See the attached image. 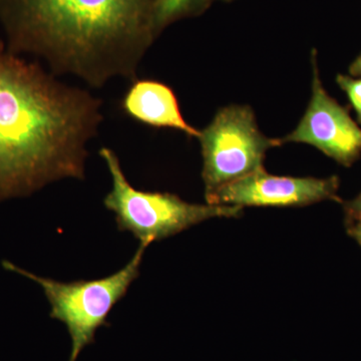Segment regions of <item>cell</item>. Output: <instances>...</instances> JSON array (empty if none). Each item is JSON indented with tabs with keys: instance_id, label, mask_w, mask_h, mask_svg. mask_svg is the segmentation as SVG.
I'll use <instances>...</instances> for the list:
<instances>
[{
	"instance_id": "1",
	"label": "cell",
	"mask_w": 361,
	"mask_h": 361,
	"mask_svg": "<svg viewBox=\"0 0 361 361\" xmlns=\"http://www.w3.org/2000/svg\"><path fill=\"white\" fill-rule=\"evenodd\" d=\"M103 101L0 40V202L65 179H85Z\"/></svg>"
},
{
	"instance_id": "2",
	"label": "cell",
	"mask_w": 361,
	"mask_h": 361,
	"mask_svg": "<svg viewBox=\"0 0 361 361\" xmlns=\"http://www.w3.org/2000/svg\"><path fill=\"white\" fill-rule=\"evenodd\" d=\"M156 0H0L7 47L92 89L137 71L158 39Z\"/></svg>"
},
{
	"instance_id": "3",
	"label": "cell",
	"mask_w": 361,
	"mask_h": 361,
	"mask_svg": "<svg viewBox=\"0 0 361 361\" xmlns=\"http://www.w3.org/2000/svg\"><path fill=\"white\" fill-rule=\"evenodd\" d=\"M99 156L111 177V189L104 205L115 214L116 225L129 232L140 245L147 247L168 238L212 218H237L242 215L239 206L191 204L177 195L142 191L130 184L121 161L113 149L103 147Z\"/></svg>"
},
{
	"instance_id": "4",
	"label": "cell",
	"mask_w": 361,
	"mask_h": 361,
	"mask_svg": "<svg viewBox=\"0 0 361 361\" xmlns=\"http://www.w3.org/2000/svg\"><path fill=\"white\" fill-rule=\"evenodd\" d=\"M146 249L140 245L130 262L115 274L68 283L37 276L8 261H4L2 264L6 269L20 273L42 286L51 306L49 316L63 322L70 334L71 351L68 361H77L82 349L94 343L97 329L108 326L111 311L139 277Z\"/></svg>"
},
{
	"instance_id": "5",
	"label": "cell",
	"mask_w": 361,
	"mask_h": 361,
	"mask_svg": "<svg viewBox=\"0 0 361 361\" xmlns=\"http://www.w3.org/2000/svg\"><path fill=\"white\" fill-rule=\"evenodd\" d=\"M205 196L263 169L268 149L281 146L279 139L259 130L249 106L231 104L221 109L200 130Z\"/></svg>"
},
{
	"instance_id": "6",
	"label": "cell",
	"mask_w": 361,
	"mask_h": 361,
	"mask_svg": "<svg viewBox=\"0 0 361 361\" xmlns=\"http://www.w3.org/2000/svg\"><path fill=\"white\" fill-rule=\"evenodd\" d=\"M312 94L307 110L290 134L280 140L310 145L341 165H353L361 153V129L323 87L317 66V54H311Z\"/></svg>"
},
{
	"instance_id": "7",
	"label": "cell",
	"mask_w": 361,
	"mask_h": 361,
	"mask_svg": "<svg viewBox=\"0 0 361 361\" xmlns=\"http://www.w3.org/2000/svg\"><path fill=\"white\" fill-rule=\"evenodd\" d=\"M339 180L293 178L268 174L264 168L206 195L207 204L244 208L301 207L325 200H338Z\"/></svg>"
},
{
	"instance_id": "8",
	"label": "cell",
	"mask_w": 361,
	"mask_h": 361,
	"mask_svg": "<svg viewBox=\"0 0 361 361\" xmlns=\"http://www.w3.org/2000/svg\"><path fill=\"white\" fill-rule=\"evenodd\" d=\"M123 111L133 120L157 129H173L198 137L200 130L185 120L172 87L155 80H135L122 102Z\"/></svg>"
},
{
	"instance_id": "9",
	"label": "cell",
	"mask_w": 361,
	"mask_h": 361,
	"mask_svg": "<svg viewBox=\"0 0 361 361\" xmlns=\"http://www.w3.org/2000/svg\"><path fill=\"white\" fill-rule=\"evenodd\" d=\"M214 0H156L154 23L158 37L165 28L185 18L205 13Z\"/></svg>"
},
{
	"instance_id": "10",
	"label": "cell",
	"mask_w": 361,
	"mask_h": 361,
	"mask_svg": "<svg viewBox=\"0 0 361 361\" xmlns=\"http://www.w3.org/2000/svg\"><path fill=\"white\" fill-rule=\"evenodd\" d=\"M337 85L348 94L349 102L357 115L358 122L361 123V78L338 75L336 78Z\"/></svg>"
},
{
	"instance_id": "11",
	"label": "cell",
	"mask_w": 361,
	"mask_h": 361,
	"mask_svg": "<svg viewBox=\"0 0 361 361\" xmlns=\"http://www.w3.org/2000/svg\"><path fill=\"white\" fill-rule=\"evenodd\" d=\"M344 212H345L346 224L361 217V193L353 200L344 204Z\"/></svg>"
},
{
	"instance_id": "12",
	"label": "cell",
	"mask_w": 361,
	"mask_h": 361,
	"mask_svg": "<svg viewBox=\"0 0 361 361\" xmlns=\"http://www.w3.org/2000/svg\"><path fill=\"white\" fill-rule=\"evenodd\" d=\"M348 234L361 246V217L348 223Z\"/></svg>"
},
{
	"instance_id": "13",
	"label": "cell",
	"mask_w": 361,
	"mask_h": 361,
	"mask_svg": "<svg viewBox=\"0 0 361 361\" xmlns=\"http://www.w3.org/2000/svg\"><path fill=\"white\" fill-rule=\"evenodd\" d=\"M349 73L353 77H360L361 78V54L355 61L351 63L350 68H349Z\"/></svg>"
},
{
	"instance_id": "14",
	"label": "cell",
	"mask_w": 361,
	"mask_h": 361,
	"mask_svg": "<svg viewBox=\"0 0 361 361\" xmlns=\"http://www.w3.org/2000/svg\"><path fill=\"white\" fill-rule=\"evenodd\" d=\"M221 1H224V2H232V1H234V0H221Z\"/></svg>"
}]
</instances>
